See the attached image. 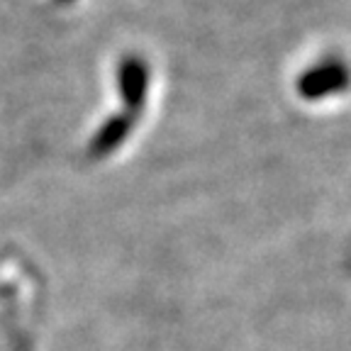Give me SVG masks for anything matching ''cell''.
I'll use <instances>...</instances> for the list:
<instances>
[{
  "mask_svg": "<svg viewBox=\"0 0 351 351\" xmlns=\"http://www.w3.org/2000/svg\"><path fill=\"white\" fill-rule=\"evenodd\" d=\"M351 86L349 66L339 59H327L322 64L307 69L298 78V93L305 100H324L329 95L344 93Z\"/></svg>",
  "mask_w": 351,
  "mask_h": 351,
  "instance_id": "1",
  "label": "cell"
},
{
  "mask_svg": "<svg viewBox=\"0 0 351 351\" xmlns=\"http://www.w3.org/2000/svg\"><path fill=\"white\" fill-rule=\"evenodd\" d=\"M115 78H117L120 98H122V103H125V112H132V115L139 117L142 108L147 105L149 83H152L149 64L139 54L122 56V61L117 64Z\"/></svg>",
  "mask_w": 351,
  "mask_h": 351,
  "instance_id": "2",
  "label": "cell"
},
{
  "mask_svg": "<svg viewBox=\"0 0 351 351\" xmlns=\"http://www.w3.org/2000/svg\"><path fill=\"white\" fill-rule=\"evenodd\" d=\"M137 120L139 117L132 115V112H115V115H110L108 120L95 130L90 142H88V159H93V161L108 159L110 154H115L117 149L125 147L132 130L137 127Z\"/></svg>",
  "mask_w": 351,
  "mask_h": 351,
  "instance_id": "3",
  "label": "cell"
},
{
  "mask_svg": "<svg viewBox=\"0 0 351 351\" xmlns=\"http://www.w3.org/2000/svg\"><path fill=\"white\" fill-rule=\"evenodd\" d=\"M56 3H61V5H71L73 0H56Z\"/></svg>",
  "mask_w": 351,
  "mask_h": 351,
  "instance_id": "4",
  "label": "cell"
}]
</instances>
